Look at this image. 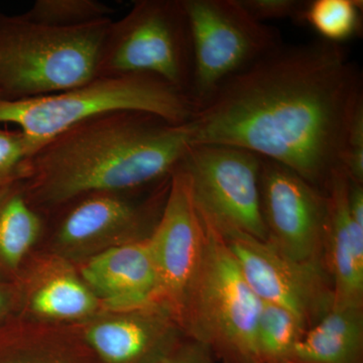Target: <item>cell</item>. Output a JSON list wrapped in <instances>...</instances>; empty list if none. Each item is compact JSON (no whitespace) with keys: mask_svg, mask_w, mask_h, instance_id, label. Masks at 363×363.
Returning <instances> with one entry per match:
<instances>
[{"mask_svg":"<svg viewBox=\"0 0 363 363\" xmlns=\"http://www.w3.org/2000/svg\"><path fill=\"white\" fill-rule=\"evenodd\" d=\"M278 363H298V362H278Z\"/></svg>","mask_w":363,"mask_h":363,"instance_id":"28","label":"cell"},{"mask_svg":"<svg viewBox=\"0 0 363 363\" xmlns=\"http://www.w3.org/2000/svg\"><path fill=\"white\" fill-rule=\"evenodd\" d=\"M307 330L288 310L262 302L257 326V348L260 363L289 362L296 344Z\"/></svg>","mask_w":363,"mask_h":363,"instance_id":"20","label":"cell"},{"mask_svg":"<svg viewBox=\"0 0 363 363\" xmlns=\"http://www.w3.org/2000/svg\"><path fill=\"white\" fill-rule=\"evenodd\" d=\"M0 363H97L70 325L13 319L0 328Z\"/></svg>","mask_w":363,"mask_h":363,"instance_id":"17","label":"cell"},{"mask_svg":"<svg viewBox=\"0 0 363 363\" xmlns=\"http://www.w3.org/2000/svg\"><path fill=\"white\" fill-rule=\"evenodd\" d=\"M203 221L204 250L179 324L186 336L206 345L222 363H260L257 326L262 301L248 285L223 236Z\"/></svg>","mask_w":363,"mask_h":363,"instance_id":"4","label":"cell"},{"mask_svg":"<svg viewBox=\"0 0 363 363\" xmlns=\"http://www.w3.org/2000/svg\"><path fill=\"white\" fill-rule=\"evenodd\" d=\"M363 107L359 66L337 43L279 45L219 86L188 121L191 145L250 150L326 192Z\"/></svg>","mask_w":363,"mask_h":363,"instance_id":"1","label":"cell"},{"mask_svg":"<svg viewBox=\"0 0 363 363\" xmlns=\"http://www.w3.org/2000/svg\"><path fill=\"white\" fill-rule=\"evenodd\" d=\"M190 26L196 109L229 78L283 44L281 33L255 18L240 0H183Z\"/></svg>","mask_w":363,"mask_h":363,"instance_id":"7","label":"cell"},{"mask_svg":"<svg viewBox=\"0 0 363 363\" xmlns=\"http://www.w3.org/2000/svg\"><path fill=\"white\" fill-rule=\"evenodd\" d=\"M242 6L260 21L291 18L303 21L308 1L298 0H240Z\"/></svg>","mask_w":363,"mask_h":363,"instance_id":"24","label":"cell"},{"mask_svg":"<svg viewBox=\"0 0 363 363\" xmlns=\"http://www.w3.org/2000/svg\"><path fill=\"white\" fill-rule=\"evenodd\" d=\"M113 9L97 0H37L21 16L26 20L54 28H79L109 20Z\"/></svg>","mask_w":363,"mask_h":363,"instance_id":"22","label":"cell"},{"mask_svg":"<svg viewBox=\"0 0 363 363\" xmlns=\"http://www.w3.org/2000/svg\"><path fill=\"white\" fill-rule=\"evenodd\" d=\"M362 9L358 0L308 1L302 23H309L323 40L341 44L362 32Z\"/></svg>","mask_w":363,"mask_h":363,"instance_id":"21","label":"cell"},{"mask_svg":"<svg viewBox=\"0 0 363 363\" xmlns=\"http://www.w3.org/2000/svg\"><path fill=\"white\" fill-rule=\"evenodd\" d=\"M350 178L341 169L326 189L328 198L326 241L333 286L332 308L363 307V225L351 217Z\"/></svg>","mask_w":363,"mask_h":363,"instance_id":"16","label":"cell"},{"mask_svg":"<svg viewBox=\"0 0 363 363\" xmlns=\"http://www.w3.org/2000/svg\"><path fill=\"white\" fill-rule=\"evenodd\" d=\"M260 203L267 241L298 262H322L328 198L283 164L262 157Z\"/></svg>","mask_w":363,"mask_h":363,"instance_id":"11","label":"cell"},{"mask_svg":"<svg viewBox=\"0 0 363 363\" xmlns=\"http://www.w3.org/2000/svg\"><path fill=\"white\" fill-rule=\"evenodd\" d=\"M97 363H152L185 333L164 306L104 310L70 325Z\"/></svg>","mask_w":363,"mask_h":363,"instance_id":"13","label":"cell"},{"mask_svg":"<svg viewBox=\"0 0 363 363\" xmlns=\"http://www.w3.org/2000/svg\"><path fill=\"white\" fill-rule=\"evenodd\" d=\"M169 179L145 200L136 199L140 191L93 193L60 208L51 213L57 217L49 250L79 264L111 248L145 240L159 220Z\"/></svg>","mask_w":363,"mask_h":363,"instance_id":"9","label":"cell"},{"mask_svg":"<svg viewBox=\"0 0 363 363\" xmlns=\"http://www.w3.org/2000/svg\"><path fill=\"white\" fill-rule=\"evenodd\" d=\"M343 169L351 181L363 184V107L351 125Z\"/></svg>","mask_w":363,"mask_h":363,"instance_id":"25","label":"cell"},{"mask_svg":"<svg viewBox=\"0 0 363 363\" xmlns=\"http://www.w3.org/2000/svg\"><path fill=\"white\" fill-rule=\"evenodd\" d=\"M126 111L182 124L191 121L196 106L185 93L147 75L96 78L80 87L28 99L0 98V123L16 124L42 145L91 117Z\"/></svg>","mask_w":363,"mask_h":363,"instance_id":"5","label":"cell"},{"mask_svg":"<svg viewBox=\"0 0 363 363\" xmlns=\"http://www.w3.org/2000/svg\"><path fill=\"white\" fill-rule=\"evenodd\" d=\"M220 234L248 285L262 302L288 310L306 329L330 311L333 286L323 262H298L269 241L245 233Z\"/></svg>","mask_w":363,"mask_h":363,"instance_id":"10","label":"cell"},{"mask_svg":"<svg viewBox=\"0 0 363 363\" xmlns=\"http://www.w3.org/2000/svg\"><path fill=\"white\" fill-rule=\"evenodd\" d=\"M45 229V216L30 203L21 181L0 190V279L16 281Z\"/></svg>","mask_w":363,"mask_h":363,"instance_id":"18","label":"cell"},{"mask_svg":"<svg viewBox=\"0 0 363 363\" xmlns=\"http://www.w3.org/2000/svg\"><path fill=\"white\" fill-rule=\"evenodd\" d=\"M147 238L111 248L77 264L104 310L159 304V279Z\"/></svg>","mask_w":363,"mask_h":363,"instance_id":"15","label":"cell"},{"mask_svg":"<svg viewBox=\"0 0 363 363\" xmlns=\"http://www.w3.org/2000/svg\"><path fill=\"white\" fill-rule=\"evenodd\" d=\"M130 75L162 79L190 97L192 43L183 0H138L123 18L111 21L97 78Z\"/></svg>","mask_w":363,"mask_h":363,"instance_id":"6","label":"cell"},{"mask_svg":"<svg viewBox=\"0 0 363 363\" xmlns=\"http://www.w3.org/2000/svg\"><path fill=\"white\" fill-rule=\"evenodd\" d=\"M18 319L45 325H73L104 311L77 264L48 250L33 252L14 281Z\"/></svg>","mask_w":363,"mask_h":363,"instance_id":"14","label":"cell"},{"mask_svg":"<svg viewBox=\"0 0 363 363\" xmlns=\"http://www.w3.org/2000/svg\"><path fill=\"white\" fill-rule=\"evenodd\" d=\"M18 289L13 281L0 279V328L18 317Z\"/></svg>","mask_w":363,"mask_h":363,"instance_id":"27","label":"cell"},{"mask_svg":"<svg viewBox=\"0 0 363 363\" xmlns=\"http://www.w3.org/2000/svg\"><path fill=\"white\" fill-rule=\"evenodd\" d=\"M289 362L363 363V307L331 308L306 330Z\"/></svg>","mask_w":363,"mask_h":363,"instance_id":"19","label":"cell"},{"mask_svg":"<svg viewBox=\"0 0 363 363\" xmlns=\"http://www.w3.org/2000/svg\"><path fill=\"white\" fill-rule=\"evenodd\" d=\"M152 363H216V359L206 345L184 336L171 350Z\"/></svg>","mask_w":363,"mask_h":363,"instance_id":"26","label":"cell"},{"mask_svg":"<svg viewBox=\"0 0 363 363\" xmlns=\"http://www.w3.org/2000/svg\"><path fill=\"white\" fill-rule=\"evenodd\" d=\"M179 168L187 177L200 216L220 233L267 240L260 203L262 157L216 143L191 145Z\"/></svg>","mask_w":363,"mask_h":363,"instance_id":"8","label":"cell"},{"mask_svg":"<svg viewBox=\"0 0 363 363\" xmlns=\"http://www.w3.org/2000/svg\"><path fill=\"white\" fill-rule=\"evenodd\" d=\"M40 145L21 130L0 128V190L23 180L28 160Z\"/></svg>","mask_w":363,"mask_h":363,"instance_id":"23","label":"cell"},{"mask_svg":"<svg viewBox=\"0 0 363 363\" xmlns=\"http://www.w3.org/2000/svg\"><path fill=\"white\" fill-rule=\"evenodd\" d=\"M205 238L204 221L196 208L187 177L177 167L159 220L147 240L159 279V304L178 323L186 294L201 262Z\"/></svg>","mask_w":363,"mask_h":363,"instance_id":"12","label":"cell"},{"mask_svg":"<svg viewBox=\"0 0 363 363\" xmlns=\"http://www.w3.org/2000/svg\"><path fill=\"white\" fill-rule=\"evenodd\" d=\"M111 21L62 28L0 11V98L45 96L96 79Z\"/></svg>","mask_w":363,"mask_h":363,"instance_id":"3","label":"cell"},{"mask_svg":"<svg viewBox=\"0 0 363 363\" xmlns=\"http://www.w3.org/2000/svg\"><path fill=\"white\" fill-rule=\"evenodd\" d=\"M191 145L188 123L143 111L86 119L35 150L21 183L45 216L93 193L138 192L171 177Z\"/></svg>","mask_w":363,"mask_h":363,"instance_id":"2","label":"cell"}]
</instances>
